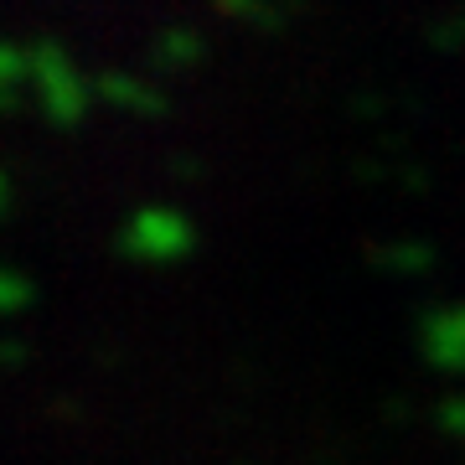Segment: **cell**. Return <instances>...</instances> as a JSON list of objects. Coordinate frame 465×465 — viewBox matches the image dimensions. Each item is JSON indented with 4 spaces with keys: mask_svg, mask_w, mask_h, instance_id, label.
I'll list each match as a JSON object with an SVG mask.
<instances>
[{
    "mask_svg": "<svg viewBox=\"0 0 465 465\" xmlns=\"http://www.w3.org/2000/svg\"><path fill=\"white\" fill-rule=\"evenodd\" d=\"M130 249L145 253V259H176V253L192 249V228L176 213H145L130 228Z\"/></svg>",
    "mask_w": 465,
    "mask_h": 465,
    "instance_id": "obj_1",
    "label": "cell"
},
{
    "mask_svg": "<svg viewBox=\"0 0 465 465\" xmlns=\"http://www.w3.org/2000/svg\"><path fill=\"white\" fill-rule=\"evenodd\" d=\"M445 424H450V430H455V424L465 430V399H455V409H445Z\"/></svg>",
    "mask_w": 465,
    "mask_h": 465,
    "instance_id": "obj_3",
    "label": "cell"
},
{
    "mask_svg": "<svg viewBox=\"0 0 465 465\" xmlns=\"http://www.w3.org/2000/svg\"><path fill=\"white\" fill-rule=\"evenodd\" d=\"M424 351L434 367H465V311L460 316H434L424 326Z\"/></svg>",
    "mask_w": 465,
    "mask_h": 465,
    "instance_id": "obj_2",
    "label": "cell"
}]
</instances>
